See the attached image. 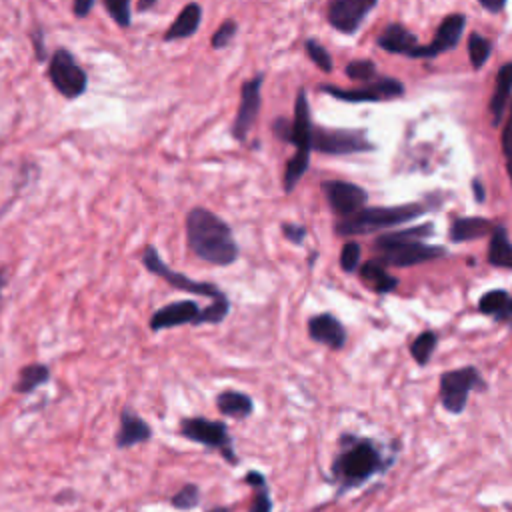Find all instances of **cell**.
I'll use <instances>...</instances> for the list:
<instances>
[{
  "instance_id": "cell-13",
  "label": "cell",
  "mask_w": 512,
  "mask_h": 512,
  "mask_svg": "<svg viewBox=\"0 0 512 512\" xmlns=\"http://www.w3.org/2000/svg\"><path fill=\"white\" fill-rule=\"evenodd\" d=\"M378 0H330L328 22L334 30L342 34H354L366 20V16L376 8Z\"/></svg>"
},
{
  "instance_id": "cell-43",
  "label": "cell",
  "mask_w": 512,
  "mask_h": 512,
  "mask_svg": "<svg viewBox=\"0 0 512 512\" xmlns=\"http://www.w3.org/2000/svg\"><path fill=\"white\" fill-rule=\"evenodd\" d=\"M508 140H510V122L506 124L504 132H502V150H504V156L508 158L510 156V148H508Z\"/></svg>"
},
{
  "instance_id": "cell-21",
  "label": "cell",
  "mask_w": 512,
  "mask_h": 512,
  "mask_svg": "<svg viewBox=\"0 0 512 512\" xmlns=\"http://www.w3.org/2000/svg\"><path fill=\"white\" fill-rule=\"evenodd\" d=\"M358 272H360V280L364 282V286H368L376 294H388V292L396 290V286H398V278L392 276L388 272V268L384 264H380L376 258L360 264Z\"/></svg>"
},
{
  "instance_id": "cell-2",
  "label": "cell",
  "mask_w": 512,
  "mask_h": 512,
  "mask_svg": "<svg viewBox=\"0 0 512 512\" xmlns=\"http://www.w3.org/2000/svg\"><path fill=\"white\" fill-rule=\"evenodd\" d=\"M186 242L194 256L208 264L230 266L240 256L232 228L212 210L196 206L186 214Z\"/></svg>"
},
{
  "instance_id": "cell-23",
  "label": "cell",
  "mask_w": 512,
  "mask_h": 512,
  "mask_svg": "<svg viewBox=\"0 0 512 512\" xmlns=\"http://www.w3.org/2000/svg\"><path fill=\"white\" fill-rule=\"evenodd\" d=\"M510 90H512V66L510 62L502 64L496 82H494V94L490 98V114H492V126H498L504 118V110L510 100Z\"/></svg>"
},
{
  "instance_id": "cell-8",
  "label": "cell",
  "mask_w": 512,
  "mask_h": 512,
  "mask_svg": "<svg viewBox=\"0 0 512 512\" xmlns=\"http://www.w3.org/2000/svg\"><path fill=\"white\" fill-rule=\"evenodd\" d=\"M142 264L148 272L160 276L166 284H170L172 288L176 290H182V292H190V294H198V296H208L212 302L214 300H224L228 298L218 286L210 284V282H200V280H194L182 272H176L172 270L164 260L162 256L158 254V250L154 246H148L142 254Z\"/></svg>"
},
{
  "instance_id": "cell-37",
  "label": "cell",
  "mask_w": 512,
  "mask_h": 512,
  "mask_svg": "<svg viewBox=\"0 0 512 512\" xmlns=\"http://www.w3.org/2000/svg\"><path fill=\"white\" fill-rule=\"evenodd\" d=\"M236 32H238V24H236L232 18L224 20V22L218 26V30L212 34V40H210L212 48H214V50H220V48L228 46V44L232 42V38L236 36Z\"/></svg>"
},
{
  "instance_id": "cell-22",
  "label": "cell",
  "mask_w": 512,
  "mask_h": 512,
  "mask_svg": "<svg viewBox=\"0 0 512 512\" xmlns=\"http://www.w3.org/2000/svg\"><path fill=\"white\" fill-rule=\"evenodd\" d=\"M202 22V8L196 2H190L182 8V12L176 16V20L168 26V30L164 32V40L172 42V40H184L190 38L192 34L198 32V26Z\"/></svg>"
},
{
  "instance_id": "cell-11",
  "label": "cell",
  "mask_w": 512,
  "mask_h": 512,
  "mask_svg": "<svg viewBox=\"0 0 512 512\" xmlns=\"http://www.w3.org/2000/svg\"><path fill=\"white\" fill-rule=\"evenodd\" d=\"M262 82L264 74L258 72L250 80H246L240 88V104L232 122V136L236 140H246L248 132L252 130L262 104Z\"/></svg>"
},
{
  "instance_id": "cell-16",
  "label": "cell",
  "mask_w": 512,
  "mask_h": 512,
  "mask_svg": "<svg viewBox=\"0 0 512 512\" xmlns=\"http://www.w3.org/2000/svg\"><path fill=\"white\" fill-rule=\"evenodd\" d=\"M200 312H202V308L194 300L170 302L152 314L150 330L160 332V330H168V328H176V326H184V324L198 326Z\"/></svg>"
},
{
  "instance_id": "cell-30",
  "label": "cell",
  "mask_w": 512,
  "mask_h": 512,
  "mask_svg": "<svg viewBox=\"0 0 512 512\" xmlns=\"http://www.w3.org/2000/svg\"><path fill=\"white\" fill-rule=\"evenodd\" d=\"M492 48L494 46L486 36H482L478 32H472L468 36V58H470V64L474 70H480L488 62Z\"/></svg>"
},
{
  "instance_id": "cell-6",
  "label": "cell",
  "mask_w": 512,
  "mask_h": 512,
  "mask_svg": "<svg viewBox=\"0 0 512 512\" xmlns=\"http://www.w3.org/2000/svg\"><path fill=\"white\" fill-rule=\"evenodd\" d=\"M310 148L326 156H346L372 152L376 146L368 140L364 130L354 128H326L312 124Z\"/></svg>"
},
{
  "instance_id": "cell-41",
  "label": "cell",
  "mask_w": 512,
  "mask_h": 512,
  "mask_svg": "<svg viewBox=\"0 0 512 512\" xmlns=\"http://www.w3.org/2000/svg\"><path fill=\"white\" fill-rule=\"evenodd\" d=\"M478 2H480L482 8H486L488 12H500V10H504V6H506L508 0H478Z\"/></svg>"
},
{
  "instance_id": "cell-46",
  "label": "cell",
  "mask_w": 512,
  "mask_h": 512,
  "mask_svg": "<svg viewBox=\"0 0 512 512\" xmlns=\"http://www.w3.org/2000/svg\"><path fill=\"white\" fill-rule=\"evenodd\" d=\"M206 512H230V508L228 506H216V508H210Z\"/></svg>"
},
{
  "instance_id": "cell-7",
  "label": "cell",
  "mask_w": 512,
  "mask_h": 512,
  "mask_svg": "<svg viewBox=\"0 0 512 512\" xmlns=\"http://www.w3.org/2000/svg\"><path fill=\"white\" fill-rule=\"evenodd\" d=\"M484 388V378L476 366H460L440 374V402L450 414H462L470 392Z\"/></svg>"
},
{
  "instance_id": "cell-17",
  "label": "cell",
  "mask_w": 512,
  "mask_h": 512,
  "mask_svg": "<svg viewBox=\"0 0 512 512\" xmlns=\"http://www.w3.org/2000/svg\"><path fill=\"white\" fill-rule=\"evenodd\" d=\"M308 336L330 350H342L348 338L344 324L330 312L316 314L308 320Z\"/></svg>"
},
{
  "instance_id": "cell-4",
  "label": "cell",
  "mask_w": 512,
  "mask_h": 512,
  "mask_svg": "<svg viewBox=\"0 0 512 512\" xmlns=\"http://www.w3.org/2000/svg\"><path fill=\"white\" fill-rule=\"evenodd\" d=\"M292 132H290V144L296 146V154L286 162L284 168V192H292L300 178L306 174L310 166V138H312V116H310V104H308V92L304 88L296 94L294 104V120Z\"/></svg>"
},
{
  "instance_id": "cell-36",
  "label": "cell",
  "mask_w": 512,
  "mask_h": 512,
  "mask_svg": "<svg viewBox=\"0 0 512 512\" xmlns=\"http://www.w3.org/2000/svg\"><path fill=\"white\" fill-rule=\"evenodd\" d=\"M104 6L108 14L116 20L120 26H130L132 22V12H130V0H104Z\"/></svg>"
},
{
  "instance_id": "cell-33",
  "label": "cell",
  "mask_w": 512,
  "mask_h": 512,
  "mask_svg": "<svg viewBox=\"0 0 512 512\" xmlns=\"http://www.w3.org/2000/svg\"><path fill=\"white\" fill-rule=\"evenodd\" d=\"M170 504L176 508V510H192L194 506L200 504V488L192 482L184 484L170 500Z\"/></svg>"
},
{
  "instance_id": "cell-29",
  "label": "cell",
  "mask_w": 512,
  "mask_h": 512,
  "mask_svg": "<svg viewBox=\"0 0 512 512\" xmlns=\"http://www.w3.org/2000/svg\"><path fill=\"white\" fill-rule=\"evenodd\" d=\"M436 344H438V334L434 330H424L420 332L412 344H410V354L414 358V362L418 366H426L436 350Z\"/></svg>"
},
{
  "instance_id": "cell-18",
  "label": "cell",
  "mask_w": 512,
  "mask_h": 512,
  "mask_svg": "<svg viewBox=\"0 0 512 512\" xmlns=\"http://www.w3.org/2000/svg\"><path fill=\"white\" fill-rule=\"evenodd\" d=\"M150 438H152L150 424L144 418H140L130 406H124L120 414V428L116 432V446L132 448L136 444L148 442Z\"/></svg>"
},
{
  "instance_id": "cell-47",
  "label": "cell",
  "mask_w": 512,
  "mask_h": 512,
  "mask_svg": "<svg viewBox=\"0 0 512 512\" xmlns=\"http://www.w3.org/2000/svg\"><path fill=\"white\" fill-rule=\"evenodd\" d=\"M2 286H4V274L0 272V290H2Z\"/></svg>"
},
{
  "instance_id": "cell-20",
  "label": "cell",
  "mask_w": 512,
  "mask_h": 512,
  "mask_svg": "<svg viewBox=\"0 0 512 512\" xmlns=\"http://www.w3.org/2000/svg\"><path fill=\"white\" fill-rule=\"evenodd\" d=\"M494 222L482 216H458L452 220L448 236L452 242H470L484 238L492 232Z\"/></svg>"
},
{
  "instance_id": "cell-40",
  "label": "cell",
  "mask_w": 512,
  "mask_h": 512,
  "mask_svg": "<svg viewBox=\"0 0 512 512\" xmlns=\"http://www.w3.org/2000/svg\"><path fill=\"white\" fill-rule=\"evenodd\" d=\"M94 2L96 0H74V16L76 18H84V16H88L90 14V10H92V6H94Z\"/></svg>"
},
{
  "instance_id": "cell-19",
  "label": "cell",
  "mask_w": 512,
  "mask_h": 512,
  "mask_svg": "<svg viewBox=\"0 0 512 512\" xmlns=\"http://www.w3.org/2000/svg\"><path fill=\"white\" fill-rule=\"evenodd\" d=\"M378 46L390 54H404L414 58V52L420 46V42H418V36L410 32L404 24L392 22L380 32Z\"/></svg>"
},
{
  "instance_id": "cell-35",
  "label": "cell",
  "mask_w": 512,
  "mask_h": 512,
  "mask_svg": "<svg viewBox=\"0 0 512 512\" xmlns=\"http://www.w3.org/2000/svg\"><path fill=\"white\" fill-rule=\"evenodd\" d=\"M360 266V244L348 240L340 252V268L344 272H356Z\"/></svg>"
},
{
  "instance_id": "cell-31",
  "label": "cell",
  "mask_w": 512,
  "mask_h": 512,
  "mask_svg": "<svg viewBox=\"0 0 512 512\" xmlns=\"http://www.w3.org/2000/svg\"><path fill=\"white\" fill-rule=\"evenodd\" d=\"M48 378H50V372H48L46 366H42V364L26 366V368L20 372L16 390H18V392H30V390H34L36 386L44 384Z\"/></svg>"
},
{
  "instance_id": "cell-3",
  "label": "cell",
  "mask_w": 512,
  "mask_h": 512,
  "mask_svg": "<svg viewBox=\"0 0 512 512\" xmlns=\"http://www.w3.org/2000/svg\"><path fill=\"white\" fill-rule=\"evenodd\" d=\"M428 208L418 202L398 204V206H364L352 216L340 218L334 222V232L338 236H362L380 230L394 228L398 224L410 222L416 216L424 214Z\"/></svg>"
},
{
  "instance_id": "cell-45",
  "label": "cell",
  "mask_w": 512,
  "mask_h": 512,
  "mask_svg": "<svg viewBox=\"0 0 512 512\" xmlns=\"http://www.w3.org/2000/svg\"><path fill=\"white\" fill-rule=\"evenodd\" d=\"M158 0H138V10L144 12V10H150L152 6H156Z\"/></svg>"
},
{
  "instance_id": "cell-5",
  "label": "cell",
  "mask_w": 512,
  "mask_h": 512,
  "mask_svg": "<svg viewBox=\"0 0 512 512\" xmlns=\"http://www.w3.org/2000/svg\"><path fill=\"white\" fill-rule=\"evenodd\" d=\"M180 436L190 442L202 444L208 450H218V454L232 466L238 464V456L232 444V436L228 432L226 422L208 420L202 416H188L180 420Z\"/></svg>"
},
{
  "instance_id": "cell-14",
  "label": "cell",
  "mask_w": 512,
  "mask_h": 512,
  "mask_svg": "<svg viewBox=\"0 0 512 512\" xmlns=\"http://www.w3.org/2000/svg\"><path fill=\"white\" fill-rule=\"evenodd\" d=\"M324 196L328 200V206L332 208L334 214L346 218L364 208L368 194L362 186L346 182V180H326L322 184Z\"/></svg>"
},
{
  "instance_id": "cell-1",
  "label": "cell",
  "mask_w": 512,
  "mask_h": 512,
  "mask_svg": "<svg viewBox=\"0 0 512 512\" xmlns=\"http://www.w3.org/2000/svg\"><path fill=\"white\" fill-rule=\"evenodd\" d=\"M394 458L386 456L382 446L372 438L342 434L338 440V452L330 464V482L338 486V496L348 490L364 486L376 474H382L390 468Z\"/></svg>"
},
{
  "instance_id": "cell-10",
  "label": "cell",
  "mask_w": 512,
  "mask_h": 512,
  "mask_svg": "<svg viewBox=\"0 0 512 512\" xmlns=\"http://www.w3.org/2000/svg\"><path fill=\"white\" fill-rule=\"evenodd\" d=\"M48 76H50V82L54 84V88L64 98H78L86 92L88 76L78 66L74 56L64 48H60L52 54L50 66H48Z\"/></svg>"
},
{
  "instance_id": "cell-27",
  "label": "cell",
  "mask_w": 512,
  "mask_h": 512,
  "mask_svg": "<svg viewBox=\"0 0 512 512\" xmlns=\"http://www.w3.org/2000/svg\"><path fill=\"white\" fill-rule=\"evenodd\" d=\"M430 234H434L432 222H424L420 226H412V228H404V230H396V232H384L374 240V250H382V248L406 244V242H422Z\"/></svg>"
},
{
  "instance_id": "cell-26",
  "label": "cell",
  "mask_w": 512,
  "mask_h": 512,
  "mask_svg": "<svg viewBox=\"0 0 512 512\" xmlns=\"http://www.w3.org/2000/svg\"><path fill=\"white\" fill-rule=\"evenodd\" d=\"M478 310L496 322H508L512 316V298L506 290H488L480 296Z\"/></svg>"
},
{
  "instance_id": "cell-44",
  "label": "cell",
  "mask_w": 512,
  "mask_h": 512,
  "mask_svg": "<svg viewBox=\"0 0 512 512\" xmlns=\"http://www.w3.org/2000/svg\"><path fill=\"white\" fill-rule=\"evenodd\" d=\"M34 46H36V54H38V60H44V58H46V54H44L42 36H36V38H34Z\"/></svg>"
},
{
  "instance_id": "cell-38",
  "label": "cell",
  "mask_w": 512,
  "mask_h": 512,
  "mask_svg": "<svg viewBox=\"0 0 512 512\" xmlns=\"http://www.w3.org/2000/svg\"><path fill=\"white\" fill-rule=\"evenodd\" d=\"M282 232H284V238L296 246H302L304 240H306V228L302 224H296V222H284L282 224Z\"/></svg>"
},
{
  "instance_id": "cell-9",
  "label": "cell",
  "mask_w": 512,
  "mask_h": 512,
  "mask_svg": "<svg viewBox=\"0 0 512 512\" xmlns=\"http://www.w3.org/2000/svg\"><path fill=\"white\" fill-rule=\"evenodd\" d=\"M318 92L338 98L342 102H352V104L382 102V100H392V98L404 96V84L390 76H376L372 82H364L358 88H338V86H330V84H320Z\"/></svg>"
},
{
  "instance_id": "cell-42",
  "label": "cell",
  "mask_w": 512,
  "mask_h": 512,
  "mask_svg": "<svg viewBox=\"0 0 512 512\" xmlns=\"http://www.w3.org/2000/svg\"><path fill=\"white\" fill-rule=\"evenodd\" d=\"M472 192H474V200H476V202H484L486 192H484V186H482V182H480L478 178L472 180Z\"/></svg>"
},
{
  "instance_id": "cell-12",
  "label": "cell",
  "mask_w": 512,
  "mask_h": 512,
  "mask_svg": "<svg viewBox=\"0 0 512 512\" xmlns=\"http://www.w3.org/2000/svg\"><path fill=\"white\" fill-rule=\"evenodd\" d=\"M378 254V262L388 266H398V268H408V266H416L428 260H436L446 256V248L444 246H430L424 242H406V244H396V246H388L382 250H376Z\"/></svg>"
},
{
  "instance_id": "cell-32",
  "label": "cell",
  "mask_w": 512,
  "mask_h": 512,
  "mask_svg": "<svg viewBox=\"0 0 512 512\" xmlns=\"http://www.w3.org/2000/svg\"><path fill=\"white\" fill-rule=\"evenodd\" d=\"M344 72L350 80H356V82H362V84L372 82L378 76L376 64L372 60H352V62L346 64Z\"/></svg>"
},
{
  "instance_id": "cell-34",
  "label": "cell",
  "mask_w": 512,
  "mask_h": 512,
  "mask_svg": "<svg viewBox=\"0 0 512 512\" xmlns=\"http://www.w3.org/2000/svg\"><path fill=\"white\" fill-rule=\"evenodd\" d=\"M304 48H306V54L310 56V60L322 70V72H332V56H330V52L318 42V40H314V38H308L306 42H304Z\"/></svg>"
},
{
  "instance_id": "cell-28",
  "label": "cell",
  "mask_w": 512,
  "mask_h": 512,
  "mask_svg": "<svg viewBox=\"0 0 512 512\" xmlns=\"http://www.w3.org/2000/svg\"><path fill=\"white\" fill-rule=\"evenodd\" d=\"M244 482H246L248 486H252V488H254L250 512H272L270 488H268V482H266L264 474H262V472H258V470H250V472H246Z\"/></svg>"
},
{
  "instance_id": "cell-39",
  "label": "cell",
  "mask_w": 512,
  "mask_h": 512,
  "mask_svg": "<svg viewBox=\"0 0 512 512\" xmlns=\"http://www.w3.org/2000/svg\"><path fill=\"white\" fill-rule=\"evenodd\" d=\"M272 132H274L280 140L288 142V140H290V132H292V122L280 116V118L272 124Z\"/></svg>"
},
{
  "instance_id": "cell-25",
  "label": "cell",
  "mask_w": 512,
  "mask_h": 512,
  "mask_svg": "<svg viewBox=\"0 0 512 512\" xmlns=\"http://www.w3.org/2000/svg\"><path fill=\"white\" fill-rule=\"evenodd\" d=\"M216 408L222 416L248 418L254 412V402L248 394L238 390H224L216 396Z\"/></svg>"
},
{
  "instance_id": "cell-15",
  "label": "cell",
  "mask_w": 512,
  "mask_h": 512,
  "mask_svg": "<svg viewBox=\"0 0 512 512\" xmlns=\"http://www.w3.org/2000/svg\"><path fill=\"white\" fill-rule=\"evenodd\" d=\"M464 26H466L464 14H448L436 28L434 40L426 46L420 44L414 52V58H436L442 52L454 50L460 44Z\"/></svg>"
},
{
  "instance_id": "cell-24",
  "label": "cell",
  "mask_w": 512,
  "mask_h": 512,
  "mask_svg": "<svg viewBox=\"0 0 512 512\" xmlns=\"http://www.w3.org/2000/svg\"><path fill=\"white\" fill-rule=\"evenodd\" d=\"M488 262L496 268H504V270L512 268V246L508 238V228L504 224H496L490 232Z\"/></svg>"
}]
</instances>
